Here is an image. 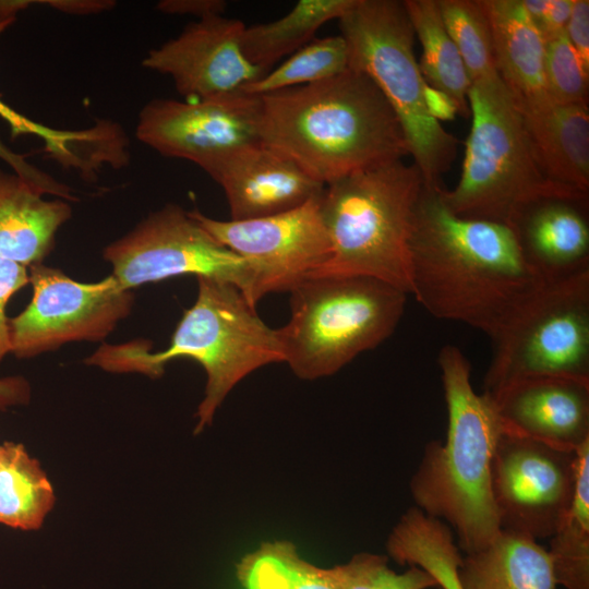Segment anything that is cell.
I'll list each match as a JSON object with an SVG mask.
<instances>
[{
  "mask_svg": "<svg viewBox=\"0 0 589 589\" xmlns=\"http://www.w3.org/2000/svg\"><path fill=\"white\" fill-rule=\"evenodd\" d=\"M37 1L33 0H0V23L15 21L16 14Z\"/></svg>",
  "mask_w": 589,
  "mask_h": 589,
  "instance_id": "b9f144b4",
  "label": "cell"
},
{
  "mask_svg": "<svg viewBox=\"0 0 589 589\" xmlns=\"http://www.w3.org/2000/svg\"><path fill=\"white\" fill-rule=\"evenodd\" d=\"M204 171L221 187L231 220L294 209L324 189L291 159L260 141L231 151Z\"/></svg>",
  "mask_w": 589,
  "mask_h": 589,
  "instance_id": "2e32d148",
  "label": "cell"
},
{
  "mask_svg": "<svg viewBox=\"0 0 589 589\" xmlns=\"http://www.w3.org/2000/svg\"><path fill=\"white\" fill-rule=\"evenodd\" d=\"M587 206L588 195L542 197L508 224L526 264L543 281L589 273Z\"/></svg>",
  "mask_w": 589,
  "mask_h": 589,
  "instance_id": "ac0fdd59",
  "label": "cell"
},
{
  "mask_svg": "<svg viewBox=\"0 0 589 589\" xmlns=\"http://www.w3.org/2000/svg\"><path fill=\"white\" fill-rule=\"evenodd\" d=\"M443 23L455 43L470 82L498 75L489 21L479 0H437Z\"/></svg>",
  "mask_w": 589,
  "mask_h": 589,
  "instance_id": "4dcf8cb0",
  "label": "cell"
},
{
  "mask_svg": "<svg viewBox=\"0 0 589 589\" xmlns=\"http://www.w3.org/2000/svg\"><path fill=\"white\" fill-rule=\"evenodd\" d=\"M104 259L127 290L194 275L229 281L255 306L253 273L245 261L216 241L181 206L168 204L111 242Z\"/></svg>",
  "mask_w": 589,
  "mask_h": 589,
  "instance_id": "30bf717a",
  "label": "cell"
},
{
  "mask_svg": "<svg viewBox=\"0 0 589 589\" xmlns=\"http://www.w3.org/2000/svg\"><path fill=\"white\" fill-rule=\"evenodd\" d=\"M460 589H555L549 551L538 540L501 529L483 549L461 556Z\"/></svg>",
  "mask_w": 589,
  "mask_h": 589,
  "instance_id": "7402d4cb",
  "label": "cell"
},
{
  "mask_svg": "<svg viewBox=\"0 0 589 589\" xmlns=\"http://www.w3.org/2000/svg\"><path fill=\"white\" fill-rule=\"evenodd\" d=\"M56 501L52 485L23 444H0V524L36 530Z\"/></svg>",
  "mask_w": 589,
  "mask_h": 589,
  "instance_id": "484cf974",
  "label": "cell"
},
{
  "mask_svg": "<svg viewBox=\"0 0 589 589\" xmlns=\"http://www.w3.org/2000/svg\"><path fill=\"white\" fill-rule=\"evenodd\" d=\"M490 337L485 394L531 376L589 381V273L542 283Z\"/></svg>",
  "mask_w": 589,
  "mask_h": 589,
  "instance_id": "9c48e42d",
  "label": "cell"
},
{
  "mask_svg": "<svg viewBox=\"0 0 589 589\" xmlns=\"http://www.w3.org/2000/svg\"><path fill=\"white\" fill-rule=\"evenodd\" d=\"M566 36L589 71V1L574 0L572 12L565 28Z\"/></svg>",
  "mask_w": 589,
  "mask_h": 589,
  "instance_id": "d590c367",
  "label": "cell"
},
{
  "mask_svg": "<svg viewBox=\"0 0 589 589\" xmlns=\"http://www.w3.org/2000/svg\"><path fill=\"white\" fill-rule=\"evenodd\" d=\"M437 363L447 409L446 438L426 444L410 492L414 507L446 524L459 550L470 554L501 531L491 470L504 429L492 398L473 389L470 362L458 347L445 345Z\"/></svg>",
  "mask_w": 589,
  "mask_h": 589,
  "instance_id": "3957f363",
  "label": "cell"
},
{
  "mask_svg": "<svg viewBox=\"0 0 589 589\" xmlns=\"http://www.w3.org/2000/svg\"><path fill=\"white\" fill-rule=\"evenodd\" d=\"M29 283L26 266L0 260V362L11 352L9 317L5 308L10 298Z\"/></svg>",
  "mask_w": 589,
  "mask_h": 589,
  "instance_id": "e575fe53",
  "label": "cell"
},
{
  "mask_svg": "<svg viewBox=\"0 0 589 589\" xmlns=\"http://www.w3.org/2000/svg\"><path fill=\"white\" fill-rule=\"evenodd\" d=\"M245 25L224 15L189 24L177 37L148 51L144 68L172 79L185 99L240 92L265 74L241 48Z\"/></svg>",
  "mask_w": 589,
  "mask_h": 589,
  "instance_id": "9a60e30c",
  "label": "cell"
},
{
  "mask_svg": "<svg viewBox=\"0 0 589 589\" xmlns=\"http://www.w3.org/2000/svg\"><path fill=\"white\" fill-rule=\"evenodd\" d=\"M442 185H423L410 238L411 293L433 316L491 336L542 283L513 229L450 211Z\"/></svg>",
  "mask_w": 589,
  "mask_h": 589,
  "instance_id": "6da1fadb",
  "label": "cell"
},
{
  "mask_svg": "<svg viewBox=\"0 0 589 589\" xmlns=\"http://www.w3.org/2000/svg\"><path fill=\"white\" fill-rule=\"evenodd\" d=\"M156 8L166 14L193 15L202 20L224 15L227 2L224 0H163Z\"/></svg>",
  "mask_w": 589,
  "mask_h": 589,
  "instance_id": "8d00e7d4",
  "label": "cell"
},
{
  "mask_svg": "<svg viewBox=\"0 0 589 589\" xmlns=\"http://www.w3.org/2000/svg\"><path fill=\"white\" fill-rule=\"evenodd\" d=\"M243 589H339L330 568L303 560L289 541L264 542L236 567Z\"/></svg>",
  "mask_w": 589,
  "mask_h": 589,
  "instance_id": "83f0119b",
  "label": "cell"
},
{
  "mask_svg": "<svg viewBox=\"0 0 589 589\" xmlns=\"http://www.w3.org/2000/svg\"><path fill=\"white\" fill-rule=\"evenodd\" d=\"M423 185L416 165L402 160L324 185L318 204L330 256L313 276H369L410 294V238Z\"/></svg>",
  "mask_w": 589,
  "mask_h": 589,
  "instance_id": "5b68a950",
  "label": "cell"
},
{
  "mask_svg": "<svg viewBox=\"0 0 589 589\" xmlns=\"http://www.w3.org/2000/svg\"><path fill=\"white\" fill-rule=\"evenodd\" d=\"M260 97L236 92L177 100L155 98L139 115L136 137L163 156L205 170L231 151L259 142Z\"/></svg>",
  "mask_w": 589,
  "mask_h": 589,
  "instance_id": "5bb4252c",
  "label": "cell"
},
{
  "mask_svg": "<svg viewBox=\"0 0 589 589\" xmlns=\"http://www.w3.org/2000/svg\"><path fill=\"white\" fill-rule=\"evenodd\" d=\"M196 279V300L183 312L166 349L151 353L145 341L103 345L85 362L109 372L157 377L173 359L195 360L206 373L194 431L200 433L241 380L259 368L284 362V353L277 329L259 317L237 286L212 277Z\"/></svg>",
  "mask_w": 589,
  "mask_h": 589,
  "instance_id": "277c9868",
  "label": "cell"
},
{
  "mask_svg": "<svg viewBox=\"0 0 589 589\" xmlns=\"http://www.w3.org/2000/svg\"><path fill=\"white\" fill-rule=\"evenodd\" d=\"M349 68L366 74L396 113L413 164L426 185H442L458 140L428 112L426 85L413 51L414 33L402 1L354 0L338 20Z\"/></svg>",
  "mask_w": 589,
  "mask_h": 589,
  "instance_id": "ba28073f",
  "label": "cell"
},
{
  "mask_svg": "<svg viewBox=\"0 0 589 589\" xmlns=\"http://www.w3.org/2000/svg\"><path fill=\"white\" fill-rule=\"evenodd\" d=\"M27 155L19 154L5 145L0 137V159L19 177L34 185L44 195L58 196L65 201H75L72 189L44 172L26 160Z\"/></svg>",
  "mask_w": 589,
  "mask_h": 589,
  "instance_id": "836d02e7",
  "label": "cell"
},
{
  "mask_svg": "<svg viewBox=\"0 0 589 589\" xmlns=\"http://www.w3.org/2000/svg\"><path fill=\"white\" fill-rule=\"evenodd\" d=\"M387 556L359 553L349 562L330 567L339 589H430L437 587L435 578L419 566L404 573L388 567Z\"/></svg>",
  "mask_w": 589,
  "mask_h": 589,
  "instance_id": "1f68e13d",
  "label": "cell"
},
{
  "mask_svg": "<svg viewBox=\"0 0 589 589\" xmlns=\"http://www.w3.org/2000/svg\"><path fill=\"white\" fill-rule=\"evenodd\" d=\"M40 3L63 13L77 15L98 14L116 5L111 0H40Z\"/></svg>",
  "mask_w": 589,
  "mask_h": 589,
  "instance_id": "f35d334b",
  "label": "cell"
},
{
  "mask_svg": "<svg viewBox=\"0 0 589 589\" xmlns=\"http://www.w3.org/2000/svg\"><path fill=\"white\" fill-rule=\"evenodd\" d=\"M471 129L460 179L443 197L467 219L508 225L525 205L587 192L551 181L542 170L518 105L498 75L471 83Z\"/></svg>",
  "mask_w": 589,
  "mask_h": 589,
  "instance_id": "8992f818",
  "label": "cell"
},
{
  "mask_svg": "<svg viewBox=\"0 0 589 589\" xmlns=\"http://www.w3.org/2000/svg\"><path fill=\"white\" fill-rule=\"evenodd\" d=\"M544 77L554 103H587L589 71L582 65L565 32L545 40Z\"/></svg>",
  "mask_w": 589,
  "mask_h": 589,
  "instance_id": "d6a6232c",
  "label": "cell"
},
{
  "mask_svg": "<svg viewBox=\"0 0 589 589\" xmlns=\"http://www.w3.org/2000/svg\"><path fill=\"white\" fill-rule=\"evenodd\" d=\"M574 0H549L541 19L534 24L544 41L565 32Z\"/></svg>",
  "mask_w": 589,
  "mask_h": 589,
  "instance_id": "74e56055",
  "label": "cell"
},
{
  "mask_svg": "<svg viewBox=\"0 0 589 589\" xmlns=\"http://www.w3.org/2000/svg\"><path fill=\"white\" fill-rule=\"evenodd\" d=\"M386 548L396 563L419 566L430 573L437 587L460 589L457 568L462 555L454 533L443 521L411 507L392 530Z\"/></svg>",
  "mask_w": 589,
  "mask_h": 589,
  "instance_id": "d4e9b609",
  "label": "cell"
},
{
  "mask_svg": "<svg viewBox=\"0 0 589 589\" xmlns=\"http://www.w3.org/2000/svg\"><path fill=\"white\" fill-rule=\"evenodd\" d=\"M422 56L419 69L425 83L448 95L458 113L468 118L471 82L460 53L443 23L437 0L402 1Z\"/></svg>",
  "mask_w": 589,
  "mask_h": 589,
  "instance_id": "cb8c5ba5",
  "label": "cell"
},
{
  "mask_svg": "<svg viewBox=\"0 0 589 589\" xmlns=\"http://www.w3.org/2000/svg\"><path fill=\"white\" fill-rule=\"evenodd\" d=\"M290 318L278 328L284 362L302 380L332 375L387 339L407 293L361 275H317L290 291Z\"/></svg>",
  "mask_w": 589,
  "mask_h": 589,
  "instance_id": "52a82bcc",
  "label": "cell"
},
{
  "mask_svg": "<svg viewBox=\"0 0 589 589\" xmlns=\"http://www.w3.org/2000/svg\"><path fill=\"white\" fill-rule=\"evenodd\" d=\"M29 399V386L19 376L0 378V409L25 404Z\"/></svg>",
  "mask_w": 589,
  "mask_h": 589,
  "instance_id": "60d3db41",
  "label": "cell"
},
{
  "mask_svg": "<svg viewBox=\"0 0 589 589\" xmlns=\"http://www.w3.org/2000/svg\"><path fill=\"white\" fill-rule=\"evenodd\" d=\"M488 395L504 431L572 450L589 442V381L531 376Z\"/></svg>",
  "mask_w": 589,
  "mask_h": 589,
  "instance_id": "e0dca14e",
  "label": "cell"
},
{
  "mask_svg": "<svg viewBox=\"0 0 589 589\" xmlns=\"http://www.w3.org/2000/svg\"><path fill=\"white\" fill-rule=\"evenodd\" d=\"M33 298L9 318L11 352L31 358L70 341H99L125 318L134 294L111 275L97 283H80L43 264L29 267Z\"/></svg>",
  "mask_w": 589,
  "mask_h": 589,
  "instance_id": "8fae6325",
  "label": "cell"
},
{
  "mask_svg": "<svg viewBox=\"0 0 589 589\" xmlns=\"http://www.w3.org/2000/svg\"><path fill=\"white\" fill-rule=\"evenodd\" d=\"M348 68V48L341 35L314 38L240 92L259 97L325 81Z\"/></svg>",
  "mask_w": 589,
  "mask_h": 589,
  "instance_id": "f1b7e54d",
  "label": "cell"
},
{
  "mask_svg": "<svg viewBox=\"0 0 589 589\" xmlns=\"http://www.w3.org/2000/svg\"><path fill=\"white\" fill-rule=\"evenodd\" d=\"M424 103L429 115L438 122L454 120L458 113L454 100L448 95L428 84L424 87Z\"/></svg>",
  "mask_w": 589,
  "mask_h": 589,
  "instance_id": "ab89813d",
  "label": "cell"
},
{
  "mask_svg": "<svg viewBox=\"0 0 589 589\" xmlns=\"http://www.w3.org/2000/svg\"><path fill=\"white\" fill-rule=\"evenodd\" d=\"M259 97L260 142L323 185L410 155L396 113L360 71Z\"/></svg>",
  "mask_w": 589,
  "mask_h": 589,
  "instance_id": "7a4b0ae2",
  "label": "cell"
},
{
  "mask_svg": "<svg viewBox=\"0 0 589 589\" xmlns=\"http://www.w3.org/2000/svg\"><path fill=\"white\" fill-rule=\"evenodd\" d=\"M354 0H300L284 16L245 26L241 48L245 58L264 73L283 57L314 39L317 29L339 20Z\"/></svg>",
  "mask_w": 589,
  "mask_h": 589,
  "instance_id": "603a6c76",
  "label": "cell"
},
{
  "mask_svg": "<svg viewBox=\"0 0 589 589\" xmlns=\"http://www.w3.org/2000/svg\"><path fill=\"white\" fill-rule=\"evenodd\" d=\"M577 471L578 449L503 431L491 470L501 529L551 538L570 507Z\"/></svg>",
  "mask_w": 589,
  "mask_h": 589,
  "instance_id": "7c38bea8",
  "label": "cell"
},
{
  "mask_svg": "<svg viewBox=\"0 0 589 589\" xmlns=\"http://www.w3.org/2000/svg\"><path fill=\"white\" fill-rule=\"evenodd\" d=\"M550 539L548 551L556 585L565 589H589V442L578 448L574 497Z\"/></svg>",
  "mask_w": 589,
  "mask_h": 589,
  "instance_id": "4316f807",
  "label": "cell"
},
{
  "mask_svg": "<svg viewBox=\"0 0 589 589\" xmlns=\"http://www.w3.org/2000/svg\"><path fill=\"white\" fill-rule=\"evenodd\" d=\"M538 161L561 185L589 191V109L587 103L549 101L519 106Z\"/></svg>",
  "mask_w": 589,
  "mask_h": 589,
  "instance_id": "ffe728a7",
  "label": "cell"
},
{
  "mask_svg": "<svg viewBox=\"0 0 589 589\" xmlns=\"http://www.w3.org/2000/svg\"><path fill=\"white\" fill-rule=\"evenodd\" d=\"M490 24L498 76L519 106L553 101L544 77V39L522 0H479Z\"/></svg>",
  "mask_w": 589,
  "mask_h": 589,
  "instance_id": "d6986e66",
  "label": "cell"
},
{
  "mask_svg": "<svg viewBox=\"0 0 589 589\" xmlns=\"http://www.w3.org/2000/svg\"><path fill=\"white\" fill-rule=\"evenodd\" d=\"M34 185L0 169V260L41 264L72 215L67 201L45 200Z\"/></svg>",
  "mask_w": 589,
  "mask_h": 589,
  "instance_id": "44dd1931",
  "label": "cell"
},
{
  "mask_svg": "<svg viewBox=\"0 0 589 589\" xmlns=\"http://www.w3.org/2000/svg\"><path fill=\"white\" fill-rule=\"evenodd\" d=\"M13 23L1 22L0 34ZM0 118L9 124L13 136L29 134L39 137L49 157L67 169H76L82 176L97 164L107 141L106 128L100 122L83 130L53 129L23 116L1 99Z\"/></svg>",
  "mask_w": 589,
  "mask_h": 589,
  "instance_id": "f546056e",
  "label": "cell"
},
{
  "mask_svg": "<svg viewBox=\"0 0 589 589\" xmlns=\"http://www.w3.org/2000/svg\"><path fill=\"white\" fill-rule=\"evenodd\" d=\"M320 195L294 209L262 218L219 220L197 209L189 215L248 263L257 303L268 293L289 292L328 261L330 242L320 213Z\"/></svg>",
  "mask_w": 589,
  "mask_h": 589,
  "instance_id": "4fadbf2b",
  "label": "cell"
}]
</instances>
